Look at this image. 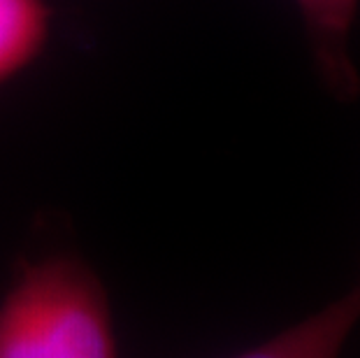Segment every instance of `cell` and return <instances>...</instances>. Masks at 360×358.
I'll return each instance as SVG.
<instances>
[{
  "mask_svg": "<svg viewBox=\"0 0 360 358\" xmlns=\"http://www.w3.org/2000/svg\"><path fill=\"white\" fill-rule=\"evenodd\" d=\"M360 324V281L307 319L231 358H342Z\"/></svg>",
  "mask_w": 360,
  "mask_h": 358,
  "instance_id": "cell-3",
  "label": "cell"
},
{
  "mask_svg": "<svg viewBox=\"0 0 360 358\" xmlns=\"http://www.w3.org/2000/svg\"><path fill=\"white\" fill-rule=\"evenodd\" d=\"M307 28L321 79L340 101L360 94V75L351 60V33L360 0H295Z\"/></svg>",
  "mask_w": 360,
  "mask_h": 358,
  "instance_id": "cell-2",
  "label": "cell"
},
{
  "mask_svg": "<svg viewBox=\"0 0 360 358\" xmlns=\"http://www.w3.org/2000/svg\"><path fill=\"white\" fill-rule=\"evenodd\" d=\"M47 21L42 0H0V82L37 56L47 37Z\"/></svg>",
  "mask_w": 360,
  "mask_h": 358,
  "instance_id": "cell-4",
  "label": "cell"
},
{
  "mask_svg": "<svg viewBox=\"0 0 360 358\" xmlns=\"http://www.w3.org/2000/svg\"><path fill=\"white\" fill-rule=\"evenodd\" d=\"M0 358H119L110 298L89 263H21L0 300Z\"/></svg>",
  "mask_w": 360,
  "mask_h": 358,
  "instance_id": "cell-1",
  "label": "cell"
}]
</instances>
